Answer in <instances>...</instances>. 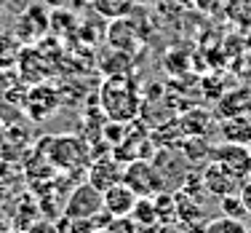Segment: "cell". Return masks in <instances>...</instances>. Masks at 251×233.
<instances>
[{
  "instance_id": "9a60e30c",
  "label": "cell",
  "mask_w": 251,
  "mask_h": 233,
  "mask_svg": "<svg viewBox=\"0 0 251 233\" xmlns=\"http://www.w3.org/2000/svg\"><path fill=\"white\" fill-rule=\"evenodd\" d=\"M203 233H251V231H249V225L243 223V220L219 214V217L208 220V223L203 225Z\"/></svg>"
},
{
  "instance_id": "4fadbf2b",
  "label": "cell",
  "mask_w": 251,
  "mask_h": 233,
  "mask_svg": "<svg viewBox=\"0 0 251 233\" xmlns=\"http://www.w3.org/2000/svg\"><path fill=\"white\" fill-rule=\"evenodd\" d=\"M128 217L134 220L136 231H142V228L158 231V225H160V217H158V212H155L152 199H139V201H136V206H134V212H131Z\"/></svg>"
},
{
  "instance_id": "277c9868",
  "label": "cell",
  "mask_w": 251,
  "mask_h": 233,
  "mask_svg": "<svg viewBox=\"0 0 251 233\" xmlns=\"http://www.w3.org/2000/svg\"><path fill=\"white\" fill-rule=\"evenodd\" d=\"M211 161H217L219 166L232 175L238 182H246L251 177V150L249 145H238V142H219L211 147Z\"/></svg>"
},
{
  "instance_id": "2e32d148",
  "label": "cell",
  "mask_w": 251,
  "mask_h": 233,
  "mask_svg": "<svg viewBox=\"0 0 251 233\" xmlns=\"http://www.w3.org/2000/svg\"><path fill=\"white\" fill-rule=\"evenodd\" d=\"M219 209H222V214H227V217H235V220L246 217V206H243V201L238 193L222 196V199H219Z\"/></svg>"
},
{
  "instance_id": "9c48e42d",
  "label": "cell",
  "mask_w": 251,
  "mask_h": 233,
  "mask_svg": "<svg viewBox=\"0 0 251 233\" xmlns=\"http://www.w3.org/2000/svg\"><path fill=\"white\" fill-rule=\"evenodd\" d=\"M201 177H203V188H206V193H211L214 199L230 196V193H235V190L241 188V182H238L232 175H227V172L217 164V161H211V164L203 169Z\"/></svg>"
},
{
  "instance_id": "8992f818",
  "label": "cell",
  "mask_w": 251,
  "mask_h": 233,
  "mask_svg": "<svg viewBox=\"0 0 251 233\" xmlns=\"http://www.w3.org/2000/svg\"><path fill=\"white\" fill-rule=\"evenodd\" d=\"M59 107V91L51 86H35L25 97V110L32 121H46Z\"/></svg>"
},
{
  "instance_id": "3957f363",
  "label": "cell",
  "mask_w": 251,
  "mask_h": 233,
  "mask_svg": "<svg viewBox=\"0 0 251 233\" xmlns=\"http://www.w3.org/2000/svg\"><path fill=\"white\" fill-rule=\"evenodd\" d=\"M104 212V193L91 182H80L64 201V217L67 220H94Z\"/></svg>"
},
{
  "instance_id": "30bf717a",
  "label": "cell",
  "mask_w": 251,
  "mask_h": 233,
  "mask_svg": "<svg viewBox=\"0 0 251 233\" xmlns=\"http://www.w3.org/2000/svg\"><path fill=\"white\" fill-rule=\"evenodd\" d=\"M121 180H123V166L115 158H97L91 164V169H88V182L94 188H99L101 193Z\"/></svg>"
},
{
  "instance_id": "e0dca14e",
  "label": "cell",
  "mask_w": 251,
  "mask_h": 233,
  "mask_svg": "<svg viewBox=\"0 0 251 233\" xmlns=\"http://www.w3.org/2000/svg\"><path fill=\"white\" fill-rule=\"evenodd\" d=\"M16 57H19V43L11 35H0V67L14 64Z\"/></svg>"
},
{
  "instance_id": "5b68a950",
  "label": "cell",
  "mask_w": 251,
  "mask_h": 233,
  "mask_svg": "<svg viewBox=\"0 0 251 233\" xmlns=\"http://www.w3.org/2000/svg\"><path fill=\"white\" fill-rule=\"evenodd\" d=\"M46 155L56 169H77L86 158V145H83L77 137H70V134H56L46 142Z\"/></svg>"
},
{
  "instance_id": "ac0fdd59",
  "label": "cell",
  "mask_w": 251,
  "mask_h": 233,
  "mask_svg": "<svg viewBox=\"0 0 251 233\" xmlns=\"http://www.w3.org/2000/svg\"><path fill=\"white\" fill-rule=\"evenodd\" d=\"M238 196H241L243 206H246V214H251V177L246 182H241V188H238Z\"/></svg>"
},
{
  "instance_id": "ffe728a7",
  "label": "cell",
  "mask_w": 251,
  "mask_h": 233,
  "mask_svg": "<svg viewBox=\"0 0 251 233\" xmlns=\"http://www.w3.org/2000/svg\"><path fill=\"white\" fill-rule=\"evenodd\" d=\"M0 233H11V225L5 220H0Z\"/></svg>"
},
{
  "instance_id": "6da1fadb",
  "label": "cell",
  "mask_w": 251,
  "mask_h": 233,
  "mask_svg": "<svg viewBox=\"0 0 251 233\" xmlns=\"http://www.w3.org/2000/svg\"><path fill=\"white\" fill-rule=\"evenodd\" d=\"M99 105L101 113L112 123H128L139 116L142 97L131 75H110L99 88Z\"/></svg>"
},
{
  "instance_id": "ba28073f",
  "label": "cell",
  "mask_w": 251,
  "mask_h": 233,
  "mask_svg": "<svg viewBox=\"0 0 251 233\" xmlns=\"http://www.w3.org/2000/svg\"><path fill=\"white\" fill-rule=\"evenodd\" d=\"M136 201H139V196H136L123 180L104 190V212L110 214V217H128V214L134 212Z\"/></svg>"
},
{
  "instance_id": "8fae6325",
  "label": "cell",
  "mask_w": 251,
  "mask_h": 233,
  "mask_svg": "<svg viewBox=\"0 0 251 233\" xmlns=\"http://www.w3.org/2000/svg\"><path fill=\"white\" fill-rule=\"evenodd\" d=\"M99 67L107 78L110 75H131V67H134V57L128 51H121V49H107L104 54L99 57Z\"/></svg>"
},
{
  "instance_id": "52a82bcc",
  "label": "cell",
  "mask_w": 251,
  "mask_h": 233,
  "mask_svg": "<svg viewBox=\"0 0 251 233\" xmlns=\"http://www.w3.org/2000/svg\"><path fill=\"white\" fill-rule=\"evenodd\" d=\"M107 43L112 49H121L134 54L139 49V29H136L134 19L128 16H121V19H110V27H107Z\"/></svg>"
},
{
  "instance_id": "7a4b0ae2",
  "label": "cell",
  "mask_w": 251,
  "mask_h": 233,
  "mask_svg": "<svg viewBox=\"0 0 251 233\" xmlns=\"http://www.w3.org/2000/svg\"><path fill=\"white\" fill-rule=\"evenodd\" d=\"M123 182L128 185L139 199H152L160 190H166V180L160 177V172L155 169L152 161H147V158L128 161L126 169H123Z\"/></svg>"
},
{
  "instance_id": "d6986e66",
  "label": "cell",
  "mask_w": 251,
  "mask_h": 233,
  "mask_svg": "<svg viewBox=\"0 0 251 233\" xmlns=\"http://www.w3.org/2000/svg\"><path fill=\"white\" fill-rule=\"evenodd\" d=\"M25 233H59V228H53L51 223H32Z\"/></svg>"
},
{
  "instance_id": "7c38bea8",
  "label": "cell",
  "mask_w": 251,
  "mask_h": 233,
  "mask_svg": "<svg viewBox=\"0 0 251 233\" xmlns=\"http://www.w3.org/2000/svg\"><path fill=\"white\" fill-rule=\"evenodd\" d=\"M225 142H238V145H251V118L249 116H230L227 121H222L219 126Z\"/></svg>"
},
{
  "instance_id": "5bb4252c",
  "label": "cell",
  "mask_w": 251,
  "mask_h": 233,
  "mask_svg": "<svg viewBox=\"0 0 251 233\" xmlns=\"http://www.w3.org/2000/svg\"><path fill=\"white\" fill-rule=\"evenodd\" d=\"M91 5L104 19H121L134 11V0H91Z\"/></svg>"
}]
</instances>
